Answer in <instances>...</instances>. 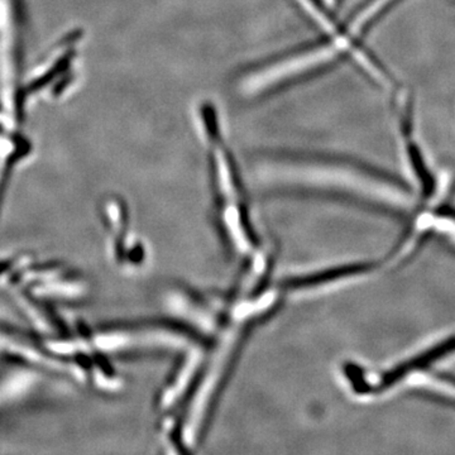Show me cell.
<instances>
[{
	"label": "cell",
	"mask_w": 455,
	"mask_h": 455,
	"mask_svg": "<svg viewBox=\"0 0 455 455\" xmlns=\"http://www.w3.org/2000/svg\"><path fill=\"white\" fill-rule=\"evenodd\" d=\"M302 8L307 9V13L314 18V20L328 33L329 40L324 44H316L313 49L302 51V52L293 53L289 57L274 62V64L265 66L259 68L256 73L248 75L242 82L241 92L244 95H257L259 92L277 86L278 84L287 82L292 77L300 76V75L310 73L334 62L338 57L352 53L353 57L357 59L359 65L363 66L368 73L377 76L376 68L371 64L366 55L357 52L355 44L359 36L364 32L381 9L388 4L390 0H373L372 3L366 5V8L358 12L355 17L350 20L346 29L341 32L335 28L333 22L326 16L325 12L316 7L311 0H299Z\"/></svg>",
	"instance_id": "6da1fadb"
},
{
	"label": "cell",
	"mask_w": 455,
	"mask_h": 455,
	"mask_svg": "<svg viewBox=\"0 0 455 455\" xmlns=\"http://www.w3.org/2000/svg\"><path fill=\"white\" fill-rule=\"evenodd\" d=\"M323 2H324V4L328 8H335L337 7L338 2H339V0H323Z\"/></svg>",
	"instance_id": "7a4b0ae2"
}]
</instances>
